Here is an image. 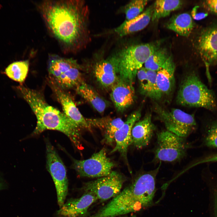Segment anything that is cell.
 Segmentation results:
<instances>
[{"label":"cell","mask_w":217,"mask_h":217,"mask_svg":"<svg viewBox=\"0 0 217 217\" xmlns=\"http://www.w3.org/2000/svg\"><path fill=\"white\" fill-rule=\"evenodd\" d=\"M194 24L191 16L184 13L175 15L168 21L166 27L180 36L187 37L193 30Z\"/></svg>","instance_id":"22"},{"label":"cell","mask_w":217,"mask_h":217,"mask_svg":"<svg viewBox=\"0 0 217 217\" xmlns=\"http://www.w3.org/2000/svg\"><path fill=\"white\" fill-rule=\"evenodd\" d=\"M149 1L134 0L131 1L124 7V12L126 20H132L139 15L143 11Z\"/></svg>","instance_id":"28"},{"label":"cell","mask_w":217,"mask_h":217,"mask_svg":"<svg viewBox=\"0 0 217 217\" xmlns=\"http://www.w3.org/2000/svg\"><path fill=\"white\" fill-rule=\"evenodd\" d=\"M115 165L107 157L106 149L103 148L88 159H74L72 167L80 177L100 178L109 175Z\"/></svg>","instance_id":"9"},{"label":"cell","mask_w":217,"mask_h":217,"mask_svg":"<svg viewBox=\"0 0 217 217\" xmlns=\"http://www.w3.org/2000/svg\"><path fill=\"white\" fill-rule=\"evenodd\" d=\"M111 88L110 97L118 112H123L134 102L135 91L133 84L119 77Z\"/></svg>","instance_id":"15"},{"label":"cell","mask_w":217,"mask_h":217,"mask_svg":"<svg viewBox=\"0 0 217 217\" xmlns=\"http://www.w3.org/2000/svg\"><path fill=\"white\" fill-rule=\"evenodd\" d=\"M124 123L120 118L112 119L110 118L104 128V142L108 145H112L115 142V136L116 132Z\"/></svg>","instance_id":"26"},{"label":"cell","mask_w":217,"mask_h":217,"mask_svg":"<svg viewBox=\"0 0 217 217\" xmlns=\"http://www.w3.org/2000/svg\"><path fill=\"white\" fill-rule=\"evenodd\" d=\"M97 199L90 193L84 192L80 197L71 198L64 203L56 212L57 217H81L87 212L90 206Z\"/></svg>","instance_id":"14"},{"label":"cell","mask_w":217,"mask_h":217,"mask_svg":"<svg viewBox=\"0 0 217 217\" xmlns=\"http://www.w3.org/2000/svg\"><path fill=\"white\" fill-rule=\"evenodd\" d=\"M5 187V184L2 179L0 178V190L3 189Z\"/></svg>","instance_id":"32"},{"label":"cell","mask_w":217,"mask_h":217,"mask_svg":"<svg viewBox=\"0 0 217 217\" xmlns=\"http://www.w3.org/2000/svg\"><path fill=\"white\" fill-rule=\"evenodd\" d=\"M124 217H136V216L135 215H132V216H125Z\"/></svg>","instance_id":"33"},{"label":"cell","mask_w":217,"mask_h":217,"mask_svg":"<svg viewBox=\"0 0 217 217\" xmlns=\"http://www.w3.org/2000/svg\"><path fill=\"white\" fill-rule=\"evenodd\" d=\"M77 93L87 101L100 113H103L109 102L89 85L84 81L75 88Z\"/></svg>","instance_id":"21"},{"label":"cell","mask_w":217,"mask_h":217,"mask_svg":"<svg viewBox=\"0 0 217 217\" xmlns=\"http://www.w3.org/2000/svg\"><path fill=\"white\" fill-rule=\"evenodd\" d=\"M202 5L207 11L217 15V0L203 1L202 2Z\"/></svg>","instance_id":"29"},{"label":"cell","mask_w":217,"mask_h":217,"mask_svg":"<svg viewBox=\"0 0 217 217\" xmlns=\"http://www.w3.org/2000/svg\"><path fill=\"white\" fill-rule=\"evenodd\" d=\"M178 104L185 106L201 107L211 111L217 106L216 98L195 72H190L182 82L177 97Z\"/></svg>","instance_id":"4"},{"label":"cell","mask_w":217,"mask_h":217,"mask_svg":"<svg viewBox=\"0 0 217 217\" xmlns=\"http://www.w3.org/2000/svg\"><path fill=\"white\" fill-rule=\"evenodd\" d=\"M196 49L206 67L217 65V22L202 29L197 37Z\"/></svg>","instance_id":"11"},{"label":"cell","mask_w":217,"mask_h":217,"mask_svg":"<svg viewBox=\"0 0 217 217\" xmlns=\"http://www.w3.org/2000/svg\"><path fill=\"white\" fill-rule=\"evenodd\" d=\"M156 190L155 184L151 178L146 175L140 174L89 217H116L140 211L152 205Z\"/></svg>","instance_id":"3"},{"label":"cell","mask_w":217,"mask_h":217,"mask_svg":"<svg viewBox=\"0 0 217 217\" xmlns=\"http://www.w3.org/2000/svg\"><path fill=\"white\" fill-rule=\"evenodd\" d=\"M175 65L170 56L162 68L157 72L156 82L162 94H169L173 89L175 83Z\"/></svg>","instance_id":"20"},{"label":"cell","mask_w":217,"mask_h":217,"mask_svg":"<svg viewBox=\"0 0 217 217\" xmlns=\"http://www.w3.org/2000/svg\"><path fill=\"white\" fill-rule=\"evenodd\" d=\"M157 72L142 67L137 71V76L142 94L151 99L158 100L162 96L156 82Z\"/></svg>","instance_id":"18"},{"label":"cell","mask_w":217,"mask_h":217,"mask_svg":"<svg viewBox=\"0 0 217 217\" xmlns=\"http://www.w3.org/2000/svg\"><path fill=\"white\" fill-rule=\"evenodd\" d=\"M36 8L51 36L65 54L75 53L90 41L89 9L84 0H45Z\"/></svg>","instance_id":"1"},{"label":"cell","mask_w":217,"mask_h":217,"mask_svg":"<svg viewBox=\"0 0 217 217\" xmlns=\"http://www.w3.org/2000/svg\"><path fill=\"white\" fill-rule=\"evenodd\" d=\"M199 8L198 6H195L193 8L191 12L192 18L194 19L197 20L204 19L208 15V14L207 12H197V9Z\"/></svg>","instance_id":"31"},{"label":"cell","mask_w":217,"mask_h":217,"mask_svg":"<svg viewBox=\"0 0 217 217\" xmlns=\"http://www.w3.org/2000/svg\"><path fill=\"white\" fill-rule=\"evenodd\" d=\"M153 11V5L134 18L125 20L114 29V31L120 36H124L141 30L145 28L151 19Z\"/></svg>","instance_id":"19"},{"label":"cell","mask_w":217,"mask_h":217,"mask_svg":"<svg viewBox=\"0 0 217 217\" xmlns=\"http://www.w3.org/2000/svg\"><path fill=\"white\" fill-rule=\"evenodd\" d=\"M189 147L184 137L167 130L162 131L157 134L155 159L160 162L178 161L185 156Z\"/></svg>","instance_id":"6"},{"label":"cell","mask_w":217,"mask_h":217,"mask_svg":"<svg viewBox=\"0 0 217 217\" xmlns=\"http://www.w3.org/2000/svg\"><path fill=\"white\" fill-rule=\"evenodd\" d=\"M46 168L50 174L56 191L58 203L60 208L65 203L68 192V180L65 167L54 147L46 141Z\"/></svg>","instance_id":"8"},{"label":"cell","mask_w":217,"mask_h":217,"mask_svg":"<svg viewBox=\"0 0 217 217\" xmlns=\"http://www.w3.org/2000/svg\"><path fill=\"white\" fill-rule=\"evenodd\" d=\"M202 143L205 146L217 148V120L210 122L205 128Z\"/></svg>","instance_id":"27"},{"label":"cell","mask_w":217,"mask_h":217,"mask_svg":"<svg viewBox=\"0 0 217 217\" xmlns=\"http://www.w3.org/2000/svg\"><path fill=\"white\" fill-rule=\"evenodd\" d=\"M156 111L167 131L179 136L186 137L196 128V122L193 114L179 109H167L159 106H156Z\"/></svg>","instance_id":"7"},{"label":"cell","mask_w":217,"mask_h":217,"mask_svg":"<svg viewBox=\"0 0 217 217\" xmlns=\"http://www.w3.org/2000/svg\"><path fill=\"white\" fill-rule=\"evenodd\" d=\"M141 116V110L140 109L133 112L128 116L126 121L115 134V139L116 145L111 153L118 151L125 160H127L128 148L131 144L132 130Z\"/></svg>","instance_id":"13"},{"label":"cell","mask_w":217,"mask_h":217,"mask_svg":"<svg viewBox=\"0 0 217 217\" xmlns=\"http://www.w3.org/2000/svg\"><path fill=\"white\" fill-rule=\"evenodd\" d=\"M155 129L151 115L148 113L134 126L131 131V144L138 149L146 146L149 144Z\"/></svg>","instance_id":"16"},{"label":"cell","mask_w":217,"mask_h":217,"mask_svg":"<svg viewBox=\"0 0 217 217\" xmlns=\"http://www.w3.org/2000/svg\"><path fill=\"white\" fill-rule=\"evenodd\" d=\"M170 56L165 49L158 48L148 58L144 64V67L146 69L157 72Z\"/></svg>","instance_id":"25"},{"label":"cell","mask_w":217,"mask_h":217,"mask_svg":"<svg viewBox=\"0 0 217 217\" xmlns=\"http://www.w3.org/2000/svg\"><path fill=\"white\" fill-rule=\"evenodd\" d=\"M47 80L48 84L61 105L64 114L81 129L91 130L92 127L88 119L85 118L81 114L70 95L49 77L48 78Z\"/></svg>","instance_id":"12"},{"label":"cell","mask_w":217,"mask_h":217,"mask_svg":"<svg viewBox=\"0 0 217 217\" xmlns=\"http://www.w3.org/2000/svg\"><path fill=\"white\" fill-rule=\"evenodd\" d=\"M158 48L154 43H150L132 45L122 49L113 56L117 64L119 77L133 84L137 71Z\"/></svg>","instance_id":"5"},{"label":"cell","mask_w":217,"mask_h":217,"mask_svg":"<svg viewBox=\"0 0 217 217\" xmlns=\"http://www.w3.org/2000/svg\"><path fill=\"white\" fill-rule=\"evenodd\" d=\"M182 4V1L179 0L156 1L153 5L152 20L153 21L168 16L172 12L180 8Z\"/></svg>","instance_id":"23"},{"label":"cell","mask_w":217,"mask_h":217,"mask_svg":"<svg viewBox=\"0 0 217 217\" xmlns=\"http://www.w3.org/2000/svg\"><path fill=\"white\" fill-rule=\"evenodd\" d=\"M94 72L97 81L105 88H111L119 77L117 64L113 57L97 63Z\"/></svg>","instance_id":"17"},{"label":"cell","mask_w":217,"mask_h":217,"mask_svg":"<svg viewBox=\"0 0 217 217\" xmlns=\"http://www.w3.org/2000/svg\"><path fill=\"white\" fill-rule=\"evenodd\" d=\"M217 162V153L207 155L198 159L192 166L209 162Z\"/></svg>","instance_id":"30"},{"label":"cell","mask_w":217,"mask_h":217,"mask_svg":"<svg viewBox=\"0 0 217 217\" xmlns=\"http://www.w3.org/2000/svg\"><path fill=\"white\" fill-rule=\"evenodd\" d=\"M28 60L14 62L8 66L5 70V74L11 80L22 83L27 76L29 69Z\"/></svg>","instance_id":"24"},{"label":"cell","mask_w":217,"mask_h":217,"mask_svg":"<svg viewBox=\"0 0 217 217\" xmlns=\"http://www.w3.org/2000/svg\"><path fill=\"white\" fill-rule=\"evenodd\" d=\"M125 178L116 171H112L108 175L85 183L84 192L95 196L97 200L104 201L117 195L121 191Z\"/></svg>","instance_id":"10"},{"label":"cell","mask_w":217,"mask_h":217,"mask_svg":"<svg viewBox=\"0 0 217 217\" xmlns=\"http://www.w3.org/2000/svg\"><path fill=\"white\" fill-rule=\"evenodd\" d=\"M17 88L37 118L36 125L31 136L38 135L47 130H56L66 135L77 148L81 146V129L63 112L49 105L41 92L22 85Z\"/></svg>","instance_id":"2"}]
</instances>
